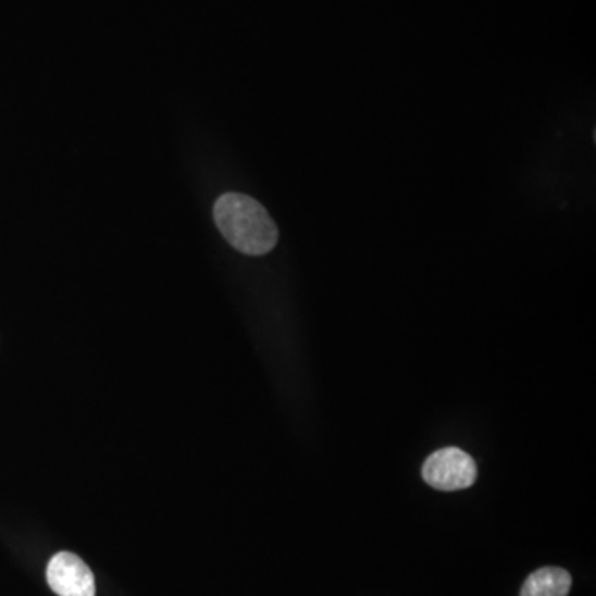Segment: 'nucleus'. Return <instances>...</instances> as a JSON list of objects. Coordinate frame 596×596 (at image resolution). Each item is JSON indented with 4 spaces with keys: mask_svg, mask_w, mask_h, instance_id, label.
Wrapping results in <instances>:
<instances>
[{
    "mask_svg": "<svg viewBox=\"0 0 596 596\" xmlns=\"http://www.w3.org/2000/svg\"><path fill=\"white\" fill-rule=\"evenodd\" d=\"M47 582L59 596H95V579L77 555L62 551L50 560Z\"/></svg>",
    "mask_w": 596,
    "mask_h": 596,
    "instance_id": "nucleus-3",
    "label": "nucleus"
},
{
    "mask_svg": "<svg viewBox=\"0 0 596 596\" xmlns=\"http://www.w3.org/2000/svg\"><path fill=\"white\" fill-rule=\"evenodd\" d=\"M572 575L558 567H545L527 576L520 596H569Z\"/></svg>",
    "mask_w": 596,
    "mask_h": 596,
    "instance_id": "nucleus-4",
    "label": "nucleus"
},
{
    "mask_svg": "<svg viewBox=\"0 0 596 596\" xmlns=\"http://www.w3.org/2000/svg\"><path fill=\"white\" fill-rule=\"evenodd\" d=\"M214 221L234 249L247 256H265L278 243V229L268 209L240 193L222 195L214 204Z\"/></svg>",
    "mask_w": 596,
    "mask_h": 596,
    "instance_id": "nucleus-1",
    "label": "nucleus"
},
{
    "mask_svg": "<svg viewBox=\"0 0 596 596\" xmlns=\"http://www.w3.org/2000/svg\"><path fill=\"white\" fill-rule=\"evenodd\" d=\"M477 477L474 459L459 447H444L431 455L423 465L426 484L444 493L468 489Z\"/></svg>",
    "mask_w": 596,
    "mask_h": 596,
    "instance_id": "nucleus-2",
    "label": "nucleus"
}]
</instances>
